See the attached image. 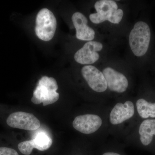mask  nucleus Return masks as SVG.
<instances>
[{
	"mask_svg": "<svg viewBox=\"0 0 155 155\" xmlns=\"http://www.w3.org/2000/svg\"><path fill=\"white\" fill-rule=\"evenodd\" d=\"M110 104H92L89 111L75 116L72 126L78 132L91 138L95 146L107 141L108 117Z\"/></svg>",
	"mask_w": 155,
	"mask_h": 155,
	"instance_id": "nucleus-1",
	"label": "nucleus"
},
{
	"mask_svg": "<svg viewBox=\"0 0 155 155\" xmlns=\"http://www.w3.org/2000/svg\"><path fill=\"white\" fill-rule=\"evenodd\" d=\"M139 121L134 99L120 98L110 106L108 117L109 136L122 142Z\"/></svg>",
	"mask_w": 155,
	"mask_h": 155,
	"instance_id": "nucleus-2",
	"label": "nucleus"
},
{
	"mask_svg": "<svg viewBox=\"0 0 155 155\" xmlns=\"http://www.w3.org/2000/svg\"><path fill=\"white\" fill-rule=\"evenodd\" d=\"M122 143L125 147L155 152V119L140 120Z\"/></svg>",
	"mask_w": 155,
	"mask_h": 155,
	"instance_id": "nucleus-3",
	"label": "nucleus"
},
{
	"mask_svg": "<svg viewBox=\"0 0 155 155\" xmlns=\"http://www.w3.org/2000/svg\"><path fill=\"white\" fill-rule=\"evenodd\" d=\"M96 13L91 14L89 18L94 24H100L108 21L113 24H118L121 22L124 12L118 9L116 2L112 0H101L94 5Z\"/></svg>",
	"mask_w": 155,
	"mask_h": 155,
	"instance_id": "nucleus-4",
	"label": "nucleus"
},
{
	"mask_svg": "<svg viewBox=\"0 0 155 155\" xmlns=\"http://www.w3.org/2000/svg\"><path fill=\"white\" fill-rule=\"evenodd\" d=\"M58 86L54 78L44 76L39 80L37 86L34 91L31 101L35 104L43 103L44 106L55 103L59 98L57 92Z\"/></svg>",
	"mask_w": 155,
	"mask_h": 155,
	"instance_id": "nucleus-5",
	"label": "nucleus"
},
{
	"mask_svg": "<svg viewBox=\"0 0 155 155\" xmlns=\"http://www.w3.org/2000/svg\"><path fill=\"white\" fill-rule=\"evenodd\" d=\"M150 38V29L148 25L143 21L136 23L129 38L130 49L136 56L141 57L146 54Z\"/></svg>",
	"mask_w": 155,
	"mask_h": 155,
	"instance_id": "nucleus-6",
	"label": "nucleus"
},
{
	"mask_svg": "<svg viewBox=\"0 0 155 155\" xmlns=\"http://www.w3.org/2000/svg\"><path fill=\"white\" fill-rule=\"evenodd\" d=\"M81 74L89 88L98 96L101 103L105 104H109L101 96H102L107 102L104 96V94L107 92V84L103 72L94 66L87 65L81 69Z\"/></svg>",
	"mask_w": 155,
	"mask_h": 155,
	"instance_id": "nucleus-7",
	"label": "nucleus"
},
{
	"mask_svg": "<svg viewBox=\"0 0 155 155\" xmlns=\"http://www.w3.org/2000/svg\"><path fill=\"white\" fill-rule=\"evenodd\" d=\"M57 20L52 12L47 8L42 9L37 15L35 32L41 40L48 41L54 37L57 28Z\"/></svg>",
	"mask_w": 155,
	"mask_h": 155,
	"instance_id": "nucleus-8",
	"label": "nucleus"
},
{
	"mask_svg": "<svg viewBox=\"0 0 155 155\" xmlns=\"http://www.w3.org/2000/svg\"><path fill=\"white\" fill-rule=\"evenodd\" d=\"M102 72L109 91L120 95L124 94L127 91L129 88V81L123 73L111 67L105 68Z\"/></svg>",
	"mask_w": 155,
	"mask_h": 155,
	"instance_id": "nucleus-9",
	"label": "nucleus"
},
{
	"mask_svg": "<svg viewBox=\"0 0 155 155\" xmlns=\"http://www.w3.org/2000/svg\"><path fill=\"white\" fill-rule=\"evenodd\" d=\"M6 122L10 127L25 130H37L41 125L39 120L33 114L23 112L10 114Z\"/></svg>",
	"mask_w": 155,
	"mask_h": 155,
	"instance_id": "nucleus-10",
	"label": "nucleus"
},
{
	"mask_svg": "<svg viewBox=\"0 0 155 155\" xmlns=\"http://www.w3.org/2000/svg\"><path fill=\"white\" fill-rule=\"evenodd\" d=\"M102 44L96 41H89L75 53L74 59L77 63L84 65L94 64L99 60L97 52L101 51Z\"/></svg>",
	"mask_w": 155,
	"mask_h": 155,
	"instance_id": "nucleus-11",
	"label": "nucleus"
},
{
	"mask_svg": "<svg viewBox=\"0 0 155 155\" xmlns=\"http://www.w3.org/2000/svg\"><path fill=\"white\" fill-rule=\"evenodd\" d=\"M52 139L44 132H39L33 139L20 143L18 145V149L24 155H30L34 149L40 151L47 150L52 145Z\"/></svg>",
	"mask_w": 155,
	"mask_h": 155,
	"instance_id": "nucleus-12",
	"label": "nucleus"
},
{
	"mask_svg": "<svg viewBox=\"0 0 155 155\" xmlns=\"http://www.w3.org/2000/svg\"><path fill=\"white\" fill-rule=\"evenodd\" d=\"M72 19L76 29L77 39L91 41L94 38V31L87 25L88 20L84 15L80 12H76L72 15Z\"/></svg>",
	"mask_w": 155,
	"mask_h": 155,
	"instance_id": "nucleus-13",
	"label": "nucleus"
},
{
	"mask_svg": "<svg viewBox=\"0 0 155 155\" xmlns=\"http://www.w3.org/2000/svg\"><path fill=\"white\" fill-rule=\"evenodd\" d=\"M95 147L94 155H127L125 152V145L114 139L107 140Z\"/></svg>",
	"mask_w": 155,
	"mask_h": 155,
	"instance_id": "nucleus-14",
	"label": "nucleus"
},
{
	"mask_svg": "<svg viewBox=\"0 0 155 155\" xmlns=\"http://www.w3.org/2000/svg\"><path fill=\"white\" fill-rule=\"evenodd\" d=\"M94 148L93 145L87 146L83 149L78 150V152H75L72 155H94Z\"/></svg>",
	"mask_w": 155,
	"mask_h": 155,
	"instance_id": "nucleus-15",
	"label": "nucleus"
},
{
	"mask_svg": "<svg viewBox=\"0 0 155 155\" xmlns=\"http://www.w3.org/2000/svg\"><path fill=\"white\" fill-rule=\"evenodd\" d=\"M0 155H19V154L16 150L11 148L1 147Z\"/></svg>",
	"mask_w": 155,
	"mask_h": 155,
	"instance_id": "nucleus-16",
	"label": "nucleus"
}]
</instances>
